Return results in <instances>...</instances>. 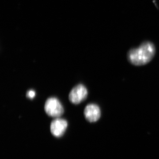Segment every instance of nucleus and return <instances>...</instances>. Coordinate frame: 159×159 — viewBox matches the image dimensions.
I'll return each mask as SVG.
<instances>
[{"label":"nucleus","instance_id":"f257e3e1","mask_svg":"<svg viewBox=\"0 0 159 159\" xmlns=\"http://www.w3.org/2000/svg\"><path fill=\"white\" fill-rule=\"evenodd\" d=\"M155 47L152 43L147 41L142 43L139 48L131 49L127 57L134 65L140 66L146 64L152 60L155 54Z\"/></svg>","mask_w":159,"mask_h":159},{"label":"nucleus","instance_id":"f03ea898","mask_svg":"<svg viewBox=\"0 0 159 159\" xmlns=\"http://www.w3.org/2000/svg\"><path fill=\"white\" fill-rule=\"evenodd\" d=\"M44 109L49 116L59 118L64 113L62 104L58 99L55 97H50L46 101Z\"/></svg>","mask_w":159,"mask_h":159},{"label":"nucleus","instance_id":"7ed1b4c3","mask_svg":"<svg viewBox=\"0 0 159 159\" xmlns=\"http://www.w3.org/2000/svg\"><path fill=\"white\" fill-rule=\"evenodd\" d=\"M88 91L85 86L79 84L74 87L69 94V100L72 103L78 104L85 100L87 97Z\"/></svg>","mask_w":159,"mask_h":159},{"label":"nucleus","instance_id":"20e7f679","mask_svg":"<svg viewBox=\"0 0 159 159\" xmlns=\"http://www.w3.org/2000/svg\"><path fill=\"white\" fill-rule=\"evenodd\" d=\"M67 126V122L65 119L57 118L51 122V133L54 136L59 138L64 134Z\"/></svg>","mask_w":159,"mask_h":159},{"label":"nucleus","instance_id":"39448f33","mask_svg":"<svg viewBox=\"0 0 159 159\" xmlns=\"http://www.w3.org/2000/svg\"><path fill=\"white\" fill-rule=\"evenodd\" d=\"M84 115L85 119L89 122H97L101 116L100 108L97 104L93 103L89 104L84 109Z\"/></svg>","mask_w":159,"mask_h":159},{"label":"nucleus","instance_id":"423d86ee","mask_svg":"<svg viewBox=\"0 0 159 159\" xmlns=\"http://www.w3.org/2000/svg\"><path fill=\"white\" fill-rule=\"evenodd\" d=\"M26 96L30 99H33L35 97V92L33 90H30L27 92Z\"/></svg>","mask_w":159,"mask_h":159}]
</instances>
